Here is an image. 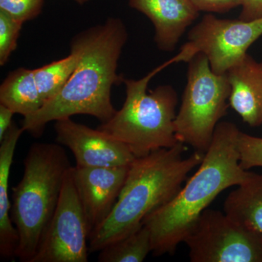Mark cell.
<instances>
[{"label": "cell", "instance_id": "cell-19", "mask_svg": "<svg viewBox=\"0 0 262 262\" xmlns=\"http://www.w3.org/2000/svg\"><path fill=\"white\" fill-rule=\"evenodd\" d=\"M23 23L0 10V65L3 67L16 49Z\"/></svg>", "mask_w": 262, "mask_h": 262}, {"label": "cell", "instance_id": "cell-11", "mask_svg": "<svg viewBox=\"0 0 262 262\" xmlns=\"http://www.w3.org/2000/svg\"><path fill=\"white\" fill-rule=\"evenodd\" d=\"M129 167H72L89 236L113 211L126 180Z\"/></svg>", "mask_w": 262, "mask_h": 262}, {"label": "cell", "instance_id": "cell-20", "mask_svg": "<svg viewBox=\"0 0 262 262\" xmlns=\"http://www.w3.org/2000/svg\"><path fill=\"white\" fill-rule=\"evenodd\" d=\"M239 165L245 170L262 167V138L239 132L238 136Z\"/></svg>", "mask_w": 262, "mask_h": 262}, {"label": "cell", "instance_id": "cell-7", "mask_svg": "<svg viewBox=\"0 0 262 262\" xmlns=\"http://www.w3.org/2000/svg\"><path fill=\"white\" fill-rule=\"evenodd\" d=\"M184 242L192 262H262V233L225 212L205 210Z\"/></svg>", "mask_w": 262, "mask_h": 262}, {"label": "cell", "instance_id": "cell-18", "mask_svg": "<svg viewBox=\"0 0 262 262\" xmlns=\"http://www.w3.org/2000/svg\"><path fill=\"white\" fill-rule=\"evenodd\" d=\"M79 60L78 53L71 48L68 56L34 70V77L44 104L54 98L70 78Z\"/></svg>", "mask_w": 262, "mask_h": 262}, {"label": "cell", "instance_id": "cell-3", "mask_svg": "<svg viewBox=\"0 0 262 262\" xmlns=\"http://www.w3.org/2000/svg\"><path fill=\"white\" fill-rule=\"evenodd\" d=\"M185 150V144L179 142L136 158L113 211L89 236V253L132 233L146 215L178 194L188 174L201 165L205 155L195 151L184 158Z\"/></svg>", "mask_w": 262, "mask_h": 262}, {"label": "cell", "instance_id": "cell-6", "mask_svg": "<svg viewBox=\"0 0 262 262\" xmlns=\"http://www.w3.org/2000/svg\"><path fill=\"white\" fill-rule=\"evenodd\" d=\"M188 63L187 83L174 122L176 137L206 153L215 127L227 114L230 84L227 74L216 75L212 71L204 53H196Z\"/></svg>", "mask_w": 262, "mask_h": 262}, {"label": "cell", "instance_id": "cell-14", "mask_svg": "<svg viewBox=\"0 0 262 262\" xmlns=\"http://www.w3.org/2000/svg\"><path fill=\"white\" fill-rule=\"evenodd\" d=\"M24 131L23 127L13 122L0 141V256L3 259L15 257L19 243L18 231L9 215L11 206L8 188L15 148Z\"/></svg>", "mask_w": 262, "mask_h": 262}, {"label": "cell", "instance_id": "cell-5", "mask_svg": "<svg viewBox=\"0 0 262 262\" xmlns=\"http://www.w3.org/2000/svg\"><path fill=\"white\" fill-rule=\"evenodd\" d=\"M171 63L172 58L140 80L124 79L126 97L123 106L98 127L125 144L136 158L179 143L174 125L178 103L175 90L170 85H161L147 93L150 80Z\"/></svg>", "mask_w": 262, "mask_h": 262}, {"label": "cell", "instance_id": "cell-15", "mask_svg": "<svg viewBox=\"0 0 262 262\" xmlns=\"http://www.w3.org/2000/svg\"><path fill=\"white\" fill-rule=\"evenodd\" d=\"M0 103L24 117L34 115L44 105L34 70L18 68L10 72L0 86Z\"/></svg>", "mask_w": 262, "mask_h": 262}, {"label": "cell", "instance_id": "cell-22", "mask_svg": "<svg viewBox=\"0 0 262 262\" xmlns=\"http://www.w3.org/2000/svg\"><path fill=\"white\" fill-rule=\"evenodd\" d=\"M200 12L225 13L239 6V0H191Z\"/></svg>", "mask_w": 262, "mask_h": 262}, {"label": "cell", "instance_id": "cell-13", "mask_svg": "<svg viewBox=\"0 0 262 262\" xmlns=\"http://www.w3.org/2000/svg\"><path fill=\"white\" fill-rule=\"evenodd\" d=\"M229 103L251 127L262 125V62L247 54L227 72Z\"/></svg>", "mask_w": 262, "mask_h": 262}, {"label": "cell", "instance_id": "cell-12", "mask_svg": "<svg viewBox=\"0 0 262 262\" xmlns=\"http://www.w3.org/2000/svg\"><path fill=\"white\" fill-rule=\"evenodd\" d=\"M131 8L146 15L155 28V42L161 51H173L200 11L191 0H128Z\"/></svg>", "mask_w": 262, "mask_h": 262}, {"label": "cell", "instance_id": "cell-4", "mask_svg": "<svg viewBox=\"0 0 262 262\" xmlns=\"http://www.w3.org/2000/svg\"><path fill=\"white\" fill-rule=\"evenodd\" d=\"M72 167L59 144H33L24 160V176L13 188L11 220L18 232L15 257L32 262L59 201L66 174Z\"/></svg>", "mask_w": 262, "mask_h": 262}, {"label": "cell", "instance_id": "cell-9", "mask_svg": "<svg viewBox=\"0 0 262 262\" xmlns=\"http://www.w3.org/2000/svg\"><path fill=\"white\" fill-rule=\"evenodd\" d=\"M87 222L76 190L72 166L66 174L59 201L32 262H87Z\"/></svg>", "mask_w": 262, "mask_h": 262}, {"label": "cell", "instance_id": "cell-1", "mask_svg": "<svg viewBox=\"0 0 262 262\" xmlns=\"http://www.w3.org/2000/svg\"><path fill=\"white\" fill-rule=\"evenodd\" d=\"M127 39L126 27L116 18H108L74 37L71 48L79 55L75 71L54 98L34 115L24 117V130L39 137L49 122L77 115L108 122L117 112L111 91L115 84L123 82L117 70Z\"/></svg>", "mask_w": 262, "mask_h": 262}, {"label": "cell", "instance_id": "cell-10", "mask_svg": "<svg viewBox=\"0 0 262 262\" xmlns=\"http://www.w3.org/2000/svg\"><path fill=\"white\" fill-rule=\"evenodd\" d=\"M56 141L75 155L79 167L127 166L136 159L121 141L99 130L78 123L71 118L57 120Z\"/></svg>", "mask_w": 262, "mask_h": 262}, {"label": "cell", "instance_id": "cell-8", "mask_svg": "<svg viewBox=\"0 0 262 262\" xmlns=\"http://www.w3.org/2000/svg\"><path fill=\"white\" fill-rule=\"evenodd\" d=\"M261 36L262 19L246 22L207 14L189 31L188 42L172 59L173 63L188 62L196 53H203L215 74L225 75Z\"/></svg>", "mask_w": 262, "mask_h": 262}, {"label": "cell", "instance_id": "cell-16", "mask_svg": "<svg viewBox=\"0 0 262 262\" xmlns=\"http://www.w3.org/2000/svg\"><path fill=\"white\" fill-rule=\"evenodd\" d=\"M224 212L262 233V174L251 173L229 193L224 203Z\"/></svg>", "mask_w": 262, "mask_h": 262}, {"label": "cell", "instance_id": "cell-24", "mask_svg": "<svg viewBox=\"0 0 262 262\" xmlns=\"http://www.w3.org/2000/svg\"><path fill=\"white\" fill-rule=\"evenodd\" d=\"M14 115L13 110L0 103V141L3 140L5 134L13 123L12 119Z\"/></svg>", "mask_w": 262, "mask_h": 262}, {"label": "cell", "instance_id": "cell-25", "mask_svg": "<svg viewBox=\"0 0 262 262\" xmlns=\"http://www.w3.org/2000/svg\"><path fill=\"white\" fill-rule=\"evenodd\" d=\"M76 3H78L80 5H83L84 3H88L90 0H75Z\"/></svg>", "mask_w": 262, "mask_h": 262}, {"label": "cell", "instance_id": "cell-2", "mask_svg": "<svg viewBox=\"0 0 262 262\" xmlns=\"http://www.w3.org/2000/svg\"><path fill=\"white\" fill-rule=\"evenodd\" d=\"M239 132L232 122H220L196 173L171 201L144 218L142 224L151 234L154 256L173 254L215 198L251 175L239 165Z\"/></svg>", "mask_w": 262, "mask_h": 262}, {"label": "cell", "instance_id": "cell-17", "mask_svg": "<svg viewBox=\"0 0 262 262\" xmlns=\"http://www.w3.org/2000/svg\"><path fill=\"white\" fill-rule=\"evenodd\" d=\"M151 252V234L145 225L100 251L99 262H142Z\"/></svg>", "mask_w": 262, "mask_h": 262}, {"label": "cell", "instance_id": "cell-23", "mask_svg": "<svg viewBox=\"0 0 262 262\" xmlns=\"http://www.w3.org/2000/svg\"><path fill=\"white\" fill-rule=\"evenodd\" d=\"M242 7L239 19L246 22L256 21L262 19V0H239Z\"/></svg>", "mask_w": 262, "mask_h": 262}, {"label": "cell", "instance_id": "cell-21", "mask_svg": "<svg viewBox=\"0 0 262 262\" xmlns=\"http://www.w3.org/2000/svg\"><path fill=\"white\" fill-rule=\"evenodd\" d=\"M44 0H0V10L21 23L40 14Z\"/></svg>", "mask_w": 262, "mask_h": 262}]
</instances>
